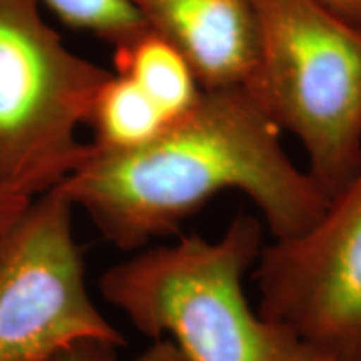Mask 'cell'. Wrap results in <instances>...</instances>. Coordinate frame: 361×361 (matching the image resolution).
<instances>
[{"mask_svg":"<svg viewBox=\"0 0 361 361\" xmlns=\"http://www.w3.org/2000/svg\"><path fill=\"white\" fill-rule=\"evenodd\" d=\"M318 2L361 29V0H318Z\"/></svg>","mask_w":361,"mask_h":361,"instance_id":"obj_14","label":"cell"},{"mask_svg":"<svg viewBox=\"0 0 361 361\" xmlns=\"http://www.w3.org/2000/svg\"><path fill=\"white\" fill-rule=\"evenodd\" d=\"M259 45L245 92L303 146L328 200L361 168V29L318 0H252Z\"/></svg>","mask_w":361,"mask_h":361,"instance_id":"obj_3","label":"cell"},{"mask_svg":"<svg viewBox=\"0 0 361 361\" xmlns=\"http://www.w3.org/2000/svg\"><path fill=\"white\" fill-rule=\"evenodd\" d=\"M40 0H0V188L37 197L87 154L78 130L111 75L64 44Z\"/></svg>","mask_w":361,"mask_h":361,"instance_id":"obj_4","label":"cell"},{"mask_svg":"<svg viewBox=\"0 0 361 361\" xmlns=\"http://www.w3.org/2000/svg\"><path fill=\"white\" fill-rule=\"evenodd\" d=\"M121 346L106 341H85L72 346L52 361H119Z\"/></svg>","mask_w":361,"mask_h":361,"instance_id":"obj_12","label":"cell"},{"mask_svg":"<svg viewBox=\"0 0 361 361\" xmlns=\"http://www.w3.org/2000/svg\"><path fill=\"white\" fill-rule=\"evenodd\" d=\"M279 130L241 87L202 89L186 114L144 146L87 154L59 184L107 243L135 252L178 233L216 194L255 202L273 239L313 226L328 196L296 168Z\"/></svg>","mask_w":361,"mask_h":361,"instance_id":"obj_1","label":"cell"},{"mask_svg":"<svg viewBox=\"0 0 361 361\" xmlns=\"http://www.w3.org/2000/svg\"><path fill=\"white\" fill-rule=\"evenodd\" d=\"M263 236L255 216L238 214L219 239L189 234L135 251L104 271L99 290L139 333L171 341L184 361H333L251 306L245 276Z\"/></svg>","mask_w":361,"mask_h":361,"instance_id":"obj_2","label":"cell"},{"mask_svg":"<svg viewBox=\"0 0 361 361\" xmlns=\"http://www.w3.org/2000/svg\"><path fill=\"white\" fill-rule=\"evenodd\" d=\"M151 29L176 45L202 89L243 87L258 57L252 0H124Z\"/></svg>","mask_w":361,"mask_h":361,"instance_id":"obj_7","label":"cell"},{"mask_svg":"<svg viewBox=\"0 0 361 361\" xmlns=\"http://www.w3.org/2000/svg\"><path fill=\"white\" fill-rule=\"evenodd\" d=\"M59 20L82 30L112 47L124 44L147 29L141 17L124 0H40Z\"/></svg>","mask_w":361,"mask_h":361,"instance_id":"obj_10","label":"cell"},{"mask_svg":"<svg viewBox=\"0 0 361 361\" xmlns=\"http://www.w3.org/2000/svg\"><path fill=\"white\" fill-rule=\"evenodd\" d=\"M74 211L57 186L40 194L0 258V361H52L79 343H126L90 298Z\"/></svg>","mask_w":361,"mask_h":361,"instance_id":"obj_5","label":"cell"},{"mask_svg":"<svg viewBox=\"0 0 361 361\" xmlns=\"http://www.w3.org/2000/svg\"><path fill=\"white\" fill-rule=\"evenodd\" d=\"M173 123L133 80L111 72L96 92L85 126L89 144L99 151H126L144 146Z\"/></svg>","mask_w":361,"mask_h":361,"instance_id":"obj_9","label":"cell"},{"mask_svg":"<svg viewBox=\"0 0 361 361\" xmlns=\"http://www.w3.org/2000/svg\"><path fill=\"white\" fill-rule=\"evenodd\" d=\"M135 361H184V358L171 341L156 340L135 358Z\"/></svg>","mask_w":361,"mask_h":361,"instance_id":"obj_13","label":"cell"},{"mask_svg":"<svg viewBox=\"0 0 361 361\" xmlns=\"http://www.w3.org/2000/svg\"><path fill=\"white\" fill-rule=\"evenodd\" d=\"M258 311L333 361H361V168L303 233L264 245Z\"/></svg>","mask_w":361,"mask_h":361,"instance_id":"obj_6","label":"cell"},{"mask_svg":"<svg viewBox=\"0 0 361 361\" xmlns=\"http://www.w3.org/2000/svg\"><path fill=\"white\" fill-rule=\"evenodd\" d=\"M35 197L0 188V258Z\"/></svg>","mask_w":361,"mask_h":361,"instance_id":"obj_11","label":"cell"},{"mask_svg":"<svg viewBox=\"0 0 361 361\" xmlns=\"http://www.w3.org/2000/svg\"><path fill=\"white\" fill-rule=\"evenodd\" d=\"M114 66L116 74L133 80L171 121L186 114L202 92L184 54L151 29L116 45Z\"/></svg>","mask_w":361,"mask_h":361,"instance_id":"obj_8","label":"cell"}]
</instances>
